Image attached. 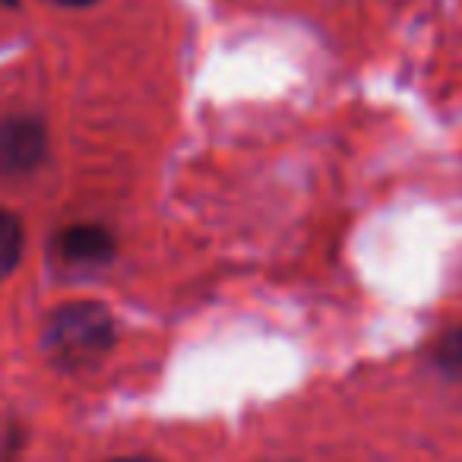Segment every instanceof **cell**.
<instances>
[{"instance_id": "8992f818", "label": "cell", "mask_w": 462, "mask_h": 462, "mask_svg": "<svg viewBox=\"0 0 462 462\" xmlns=\"http://www.w3.org/2000/svg\"><path fill=\"white\" fill-rule=\"evenodd\" d=\"M51 4H58V7H92L98 0H51Z\"/></svg>"}, {"instance_id": "7a4b0ae2", "label": "cell", "mask_w": 462, "mask_h": 462, "mask_svg": "<svg viewBox=\"0 0 462 462\" xmlns=\"http://www.w3.org/2000/svg\"><path fill=\"white\" fill-rule=\"evenodd\" d=\"M45 127L32 117H0V174L32 171L45 159Z\"/></svg>"}, {"instance_id": "ba28073f", "label": "cell", "mask_w": 462, "mask_h": 462, "mask_svg": "<svg viewBox=\"0 0 462 462\" xmlns=\"http://www.w3.org/2000/svg\"><path fill=\"white\" fill-rule=\"evenodd\" d=\"M4 4H14V0H4Z\"/></svg>"}, {"instance_id": "52a82bcc", "label": "cell", "mask_w": 462, "mask_h": 462, "mask_svg": "<svg viewBox=\"0 0 462 462\" xmlns=\"http://www.w3.org/2000/svg\"><path fill=\"white\" fill-rule=\"evenodd\" d=\"M115 462H152V459H115Z\"/></svg>"}, {"instance_id": "277c9868", "label": "cell", "mask_w": 462, "mask_h": 462, "mask_svg": "<svg viewBox=\"0 0 462 462\" xmlns=\"http://www.w3.org/2000/svg\"><path fill=\"white\" fill-rule=\"evenodd\" d=\"M20 257H23V225L14 212L0 209V279H7L20 266Z\"/></svg>"}, {"instance_id": "6da1fadb", "label": "cell", "mask_w": 462, "mask_h": 462, "mask_svg": "<svg viewBox=\"0 0 462 462\" xmlns=\"http://www.w3.org/2000/svg\"><path fill=\"white\" fill-rule=\"evenodd\" d=\"M115 342V320L96 301L64 304L45 327V352L60 367L96 365Z\"/></svg>"}, {"instance_id": "5b68a950", "label": "cell", "mask_w": 462, "mask_h": 462, "mask_svg": "<svg viewBox=\"0 0 462 462\" xmlns=\"http://www.w3.org/2000/svg\"><path fill=\"white\" fill-rule=\"evenodd\" d=\"M437 367H440L447 377L462 380V327L459 329H449L440 342H437Z\"/></svg>"}, {"instance_id": "3957f363", "label": "cell", "mask_w": 462, "mask_h": 462, "mask_svg": "<svg viewBox=\"0 0 462 462\" xmlns=\"http://www.w3.org/2000/svg\"><path fill=\"white\" fill-rule=\"evenodd\" d=\"M58 257L70 270H96L115 260V238L98 225H73L58 238Z\"/></svg>"}]
</instances>
